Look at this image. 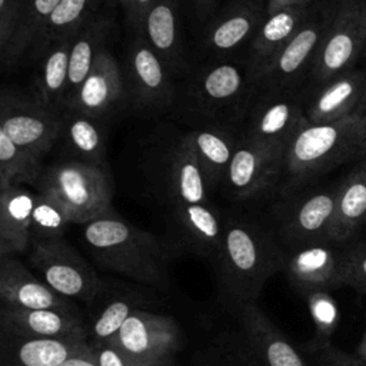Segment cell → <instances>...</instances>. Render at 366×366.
<instances>
[{"label": "cell", "instance_id": "obj_1", "mask_svg": "<svg viewBox=\"0 0 366 366\" xmlns=\"http://www.w3.org/2000/svg\"><path fill=\"white\" fill-rule=\"evenodd\" d=\"M287 250L273 227L243 214L224 216L220 250L213 260L220 303L233 315L256 303L266 282L285 269Z\"/></svg>", "mask_w": 366, "mask_h": 366}, {"label": "cell", "instance_id": "obj_2", "mask_svg": "<svg viewBox=\"0 0 366 366\" xmlns=\"http://www.w3.org/2000/svg\"><path fill=\"white\" fill-rule=\"evenodd\" d=\"M83 239L102 269L160 290L169 289L167 267L173 252L167 242L133 226L113 207L83 224Z\"/></svg>", "mask_w": 366, "mask_h": 366}, {"label": "cell", "instance_id": "obj_3", "mask_svg": "<svg viewBox=\"0 0 366 366\" xmlns=\"http://www.w3.org/2000/svg\"><path fill=\"white\" fill-rule=\"evenodd\" d=\"M366 150V116L349 114L327 123L306 122L292 139L285 169L297 177L325 172Z\"/></svg>", "mask_w": 366, "mask_h": 366}, {"label": "cell", "instance_id": "obj_4", "mask_svg": "<svg viewBox=\"0 0 366 366\" xmlns=\"http://www.w3.org/2000/svg\"><path fill=\"white\" fill-rule=\"evenodd\" d=\"M37 186L61 203L71 223L86 224L112 209V184L99 164L76 159L54 163L43 169Z\"/></svg>", "mask_w": 366, "mask_h": 366}, {"label": "cell", "instance_id": "obj_5", "mask_svg": "<svg viewBox=\"0 0 366 366\" xmlns=\"http://www.w3.org/2000/svg\"><path fill=\"white\" fill-rule=\"evenodd\" d=\"M29 263L54 292L70 300L93 302L106 287L89 262L63 237L31 243Z\"/></svg>", "mask_w": 366, "mask_h": 366}, {"label": "cell", "instance_id": "obj_6", "mask_svg": "<svg viewBox=\"0 0 366 366\" xmlns=\"http://www.w3.org/2000/svg\"><path fill=\"white\" fill-rule=\"evenodd\" d=\"M234 316L233 346L239 366H310L257 303L244 305Z\"/></svg>", "mask_w": 366, "mask_h": 366}, {"label": "cell", "instance_id": "obj_7", "mask_svg": "<svg viewBox=\"0 0 366 366\" xmlns=\"http://www.w3.org/2000/svg\"><path fill=\"white\" fill-rule=\"evenodd\" d=\"M253 89L252 71L242 64L223 61L202 67L193 77L190 94L203 114L234 122L244 114Z\"/></svg>", "mask_w": 366, "mask_h": 366}, {"label": "cell", "instance_id": "obj_8", "mask_svg": "<svg viewBox=\"0 0 366 366\" xmlns=\"http://www.w3.org/2000/svg\"><path fill=\"white\" fill-rule=\"evenodd\" d=\"M107 343L137 362L170 366L183 346V337L172 316L142 309L136 310Z\"/></svg>", "mask_w": 366, "mask_h": 366}, {"label": "cell", "instance_id": "obj_9", "mask_svg": "<svg viewBox=\"0 0 366 366\" xmlns=\"http://www.w3.org/2000/svg\"><path fill=\"white\" fill-rule=\"evenodd\" d=\"M61 113L39 100L4 90L0 100V130L17 146L43 157L60 139Z\"/></svg>", "mask_w": 366, "mask_h": 366}, {"label": "cell", "instance_id": "obj_10", "mask_svg": "<svg viewBox=\"0 0 366 366\" xmlns=\"http://www.w3.org/2000/svg\"><path fill=\"white\" fill-rule=\"evenodd\" d=\"M366 47V0H349L329 24L313 57V74L330 81L353 64Z\"/></svg>", "mask_w": 366, "mask_h": 366}, {"label": "cell", "instance_id": "obj_11", "mask_svg": "<svg viewBox=\"0 0 366 366\" xmlns=\"http://www.w3.org/2000/svg\"><path fill=\"white\" fill-rule=\"evenodd\" d=\"M306 122L303 109L295 97L287 94V90L260 93L250 110L243 136L285 160L292 139Z\"/></svg>", "mask_w": 366, "mask_h": 366}, {"label": "cell", "instance_id": "obj_12", "mask_svg": "<svg viewBox=\"0 0 366 366\" xmlns=\"http://www.w3.org/2000/svg\"><path fill=\"white\" fill-rule=\"evenodd\" d=\"M329 24L307 19L299 31L262 67L253 73L254 89L260 93L287 90L315 57Z\"/></svg>", "mask_w": 366, "mask_h": 366}, {"label": "cell", "instance_id": "obj_13", "mask_svg": "<svg viewBox=\"0 0 366 366\" xmlns=\"http://www.w3.org/2000/svg\"><path fill=\"white\" fill-rule=\"evenodd\" d=\"M335 202L336 192H320L277 210L273 229L287 253L316 243H329Z\"/></svg>", "mask_w": 366, "mask_h": 366}, {"label": "cell", "instance_id": "obj_14", "mask_svg": "<svg viewBox=\"0 0 366 366\" xmlns=\"http://www.w3.org/2000/svg\"><path fill=\"white\" fill-rule=\"evenodd\" d=\"M170 143L160 159V189L170 210L212 203V190L184 134Z\"/></svg>", "mask_w": 366, "mask_h": 366}, {"label": "cell", "instance_id": "obj_15", "mask_svg": "<svg viewBox=\"0 0 366 366\" xmlns=\"http://www.w3.org/2000/svg\"><path fill=\"white\" fill-rule=\"evenodd\" d=\"M224 216L213 203L189 204L170 210L172 252H187L214 260L223 239Z\"/></svg>", "mask_w": 366, "mask_h": 366}, {"label": "cell", "instance_id": "obj_16", "mask_svg": "<svg viewBox=\"0 0 366 366\" xmlns=\"http://www.w3.org/2000/svg\"><path fill=\"white\" fill-rule=\"evenodd\" d=\"M126 70L129 89L137 104L160 110L173 102L172 71L140 34L127 49Z\"/></svg>", "mask_w": 366, "mask_h": 366}, {"label": "cell", "instance_id": "obj_17", "mask_svg": "<svg viewBox=\"0 0 366 366\" xmlns=\"http://www.w3.org/2000/svg\"><path fill=\"white\" fill-rule=\"evenodd\" d=\"M285 167V160L263 146L242 136L236 142L224 184L239 199L266 190Z\"/></svg>", "mask_w": 366, "mask_h": 366}, {"label": "cell", "instance_id": "obj_18", "mask_svg": "<svg viewBox=\"0 0 366 366\" xmlns=\"http://www.w3.org/2000/svg\"><path fill=\"white\" fill-rule=\"evenodd\" d=\"M0 302L17 309L77 310L70 299L39 280L16 256L0 257Z\"/></svg>", "mask_w": 366, "mask_h": 366}, {"label": "cell", "instance_id": "obj_19", "mask_svg": "<svg viewBox=\"0 0 366 366\" xmlns=\"http://www.w3.org/2000/svg\"><path fill=\"white\" fill-rule=\"evenodd\" d=\"M86 332L79 310L0 306V336L21 339L64 337Z\"/></svg>", "mask_w": 366, "mask_h": 366}, {"label": "cell", "instance_id": "obj_20", "mask_svg": "<svg viewBox=\"0 0 366 366\" xmlns=\"http://www.w3.org/2000/svg\"><path fill=\"white\" fill-rule=\"evenodd\" d=\"M283 270L300 295L343 287L342 253L335 252L327 243H316L289 252Z\"/></svg>", "mask_w": 366, "mask_h": 366}, {"label": "cell", "instance_id": "obj_21", "mask_svg": "<svg viewBox=\"0 0 366 366\" xmlns=\"http://www.w3.org/2000/svg\"><path fill=\"white\" fill-rule=\"evenodd\" d=\"M123 93L124 86L119 66L113 56L104 50L66 109H74L103 120L123 99Z\"/></svg>", "mask_w": 366, "mask_h": 366}, {"label": "cell", "instance_id": "obj_22", "mask_svg": "<svg viewBox=\"0 0 366 366\" xmlns=\"http://www.w3.org/2000/svg\"><path fill=\"white\" fill-rule=\"evenodd\" d=\"M267 13L259 1L244 0L233 4L216 17L204 30L203 44L212 53L224 56L253 39Z\"/></svg>", "mask_w": 366, "mask_h": 366}, {"label": "cell", "instance_id": "obj_23", "mask_svg": "<svg viewBox=\"0 0 366 366\" xmlns=\"http://www.w3.org/2000/svg\"><path fill=\"white\" fill-rule=\"evenodd\" d=\"M87 340V332L43 339L0 336V366H60Z\"/></svg>", "mask_w": 366, "mask_h": 366}, {"label": "cell", "instance_id": "obj_24", "mask_svg": "<svg viewBox=\"0 0 366 366\" xmlns=\"http://www.w3.org/2000/svg\"><path fill=\"white\" fill-rule=\"evenodd\" d=\"M33 204L34 194L20 186L0 190V257L30 250Z\"/></svg>", "mask_w": 366, "mask_h": 366}, {"label": "cell", "instance_id": "obj_25", "mask_svg": "<svg viewBox=\"0 0 366 366\" xmlns=\"http://www.w3.org/2000/svg\"><path fill=\"white\" fill-rule=\"evenodd\" d=\"M172 73L183 69L177 0H153L137 31Z\"/></svg>", "mask_w": 366, "mask_h": 366}, {"label": "cell", "instance_id": "obj_26", "mask_svg": "<svg viewBox=\"0 0 366 366\" xmlns=\"http://www.w3.org/2000/svg\"><path fill=\"white\" fill-rule=\"evenodd\" d=\"M184 137L204 173L210 190L217 189L226 180L237 140L220 124L192 129Z\"/></svg>", "mask_w": 366, "mask_h": 366}, {"label": "cell", "instance_id": "obj_27", "mask_svg": "<svg viewBox=\"0 0 366 366\" xmlns=\"http://www.w3.org/2000/svg\"><path fill=\"white\" fill-rule=\"evenodd\" d=\"M306 6H287L267 13L263 24L252 39L249 69L253 73L273 57L307 20Z\"/></svg>", "mask_w": 366, "mask_h": 366}, {"label": "cell", "instance_id": "obj_28", "mask_svg": "<svg viewBox=\"0 0 366 366\" xmlns=\"http://www.w3.org/2000/svg\"><path fill=\"white\" fill-rule=\"evenodd\" d=\"M365 94L362 76L346 74L330 80L306 107L309 123H327L356 113L355 107Z\"/></svg>", "mask_w": 366, "mask_h": 366}, {"label": "cell", "instance_id": "obj_29", "mask_svg": "<svg viewBox=\"0 0 366 366\" xmlns=\"http://www.w3.org/2000/svg\"><path fill=\"white\" fill-rule=\"evenodd\" d=\"M73 39H64L50 44L39 59L40 69L36 80L34 99L54 112H59L60 107L64 110L66 106Z\"/></svg>", "mask_w": 366, "mask_h": 366}, {"label": "cell", "instance_id": "obj_30", "mask_svg": "<svg viewBox=\"0 0 366 366\" xmlns=\"http://www.w3.org/2000/svg\"><path fill=\"white\" fill-rule=\"evenodd\" d=\"M110 30L112 21L106 16L94 14L73 39L70 50L69 87L64 109L92 70L97 57L106 50L104 44Z\"/></svg>", "mask_w": 366, "mask_h": 366}, {"label": "cell", "instance_id": "obj_31", "mask_svg": "<svg viewBox=\"0 0 366 366\" xmlns=\"http://www.w3.org/2000/svg\"><path fill=\"white\" fill-rule=\"evenodd\" d=\"M63 126L60 139L76 160L103 166L106 139L102 119L74 109L61 112Z\"/></svg>", "mask_w": 366, "mask_h": 366}, {"label": "cell", "instance_id": "obj_32", "mask_svg": "<svg viewBox=\"0 0 366 366\" xmlns=\"http://www.w3.org/2000/svg\"><path fill=\"white\" fill-rule=\"evenodd\" d=\"M366 220V169L353 173L336 190L329 242H346Z\"/></svg>", "mask_w": 366, "mask_h": 366}, {"label": "cell", "instance_id": "obj_33", "mask_svg": "<svg viewBox=\"0 0 366 366\" xmlns=\"http://www.w3.org/2000/svg\"><path fill=\"white\" fill-rule=\"evenodd\" d=\"M96 1L97 0H60L27 57L30 60H39L50 44L76 37L81 27L96 14Z\"/></svg>", "mask_w": 366, "mask_h": 366}, {"label": "cell", "instance_id": "obj_34", "mask_svg": "<svg viewBox=\"0 0 366 366\" xmlns=\"http://www.w3.org/2000/svg\"><path fill=\"white\" fill-rule=\"evenodd\" d=\"M146 296L139 290L129 289L126 292H116L100 312L86 326L89 343L97 345L109 342L117 335L124 322L146 305Z\"/></svg>", "mask_w": 366, "mask_h": 366}, {"label": "cell", "instance_id": "obj_35", "mask_svg": "<svg viewBox=\"0 0 366 366\" xmlns=\"http://www.w3.org/2000/svg\"><path fill=\"white\" fill-rule=\"evenodd\" d=\"M59 3L60 0H26L19 29L9 49L1 56V63L4 66L11 67L23 57L29 56Z\"/></svg>", "mask_w": 366, "mask_h": 366}, {"label": "cell", "instance_id": "obj_36", "mask_svg": "<svg viewBox=\"0 0 366 366\" xmlns=\"http://www.w3.org/2000/svg\"><path fill=\"white\" fill-rule=\"evenodd\" d=\"M43 169L40 157L17 146L0 130V190L20 183H37Z\"/></svg>", "mask_w": 366, "mask_h": 366}, {"label": "cell", "instance_id": "obj_37", "mask_svg": "<svg viewBox=\"0 0 366 366\" xmlns=\"http://www.w3.org/2000/svg\"><path fill=\"white\" fill-rule=\"evenodd\" d=\"M302 296L315 327L312 339L305 346L306 353H310L332 345V337L340 323V310L330 290H312Z\"/></svg>", "mask_w": 366, "mask_h": 366}, {"label": "cell", "instance_id": "obj_38", "mask_svg": "<svg viewBox=\"0 0 366 366\" xmlns=\"http://www.w3.org/2000/svg\"><path fill=\"white\" fill-rule=\"evenodd\" d=\"M70 223V216L60 202L40 190L34 194L30 227L31 243L63 237Z\"/></svg>", "mask_w": 366, "mask_h": 366}, {"label": "cell", "instance_id": "obj_39", "mask_svg": "<svg viewBox=\"0 0 366 366\" xmlns=\"http://www.w3.org/2000/svg\"><path fill=\"white\" fill-rule=\"evenodd\" d=\"M342 285L366 295V246L342 253Z\"/></svg>", "mask_w": 366, "mask_h": 366}, {"label": "cell", "instance_id": "obj_40", "mask_svg": "<svg viewBox=\"0 0 366 366\" xmlns=\"http://www.w3.org/2000/svg\"><path fill=\"white\" fill-rule=\"evenodd\" d=\"M26 0H0V56L9 49L23 14Z\"/></svg>", "mask_w": 366, "mask_h": 366}, {"label": "cell", "instance_id": "obj_41", "mask_svg": "<svg viewBox=\"0 0 366 366\" xmlns=\"http://www.w3.org/2000/svg\"><path fill=\"white\" fill-rule=\"evenodd\" d=\"M306 355L313 366H366V362L356 353L345 352L333 345Z\"/></svg>", "mask_w": 366, "mask_h": 366}, {"label": "cell", "instance_id": "obj_42", "mask_svg": "<svg viewBox=\"0 0 366 366\" xmlns=\"http://www.w3.org/2000/svg\"><path fill=\"white\" fill-rule=\"evenodd\" d=\"M90 346L93 349V353L99 366H169V365H149V363L137 362L107 342L97 343V345L90 343ZM170 366H174V365H170Z\"/></svg>", "mask_w": 366, "mask_h": 366}, {"label": "cell", "instance_id": "obj_43", "mask_svg": "<svg viewBox=\"0 0 366 366\" xmlns=\"http://www.w3.org/2000/svg\"><path fill=\"white\" fill-rule=\"evenodd\" d=\"M153 0H123L122 6L124 7L126 17L129 23L139 31L140 24L143 21V17L146 11L149 10Z\"/></svg>", "mask_w": 366, "mask_h": 366}, {"label": "cell", "instance_id": "obj_44", "mask_svg": "<svg viewBox=\"0 0 366 366\" xmlns=\"http://www.w3.org/2000/svg\"><path fill=\"white\" fill-rule=\"evenodd\" d=\"M60 366H99V365L94 357L93 349L87 340Z\"/></svg>", "mask_w": 366, "mask_h": 366}, {"label": "cell", "instance_id": "obj_45", "mask_svg": "<svg viewBox=\"0 0 366 366\" xmlns=\"http://www.w3.org/2000/svg\"><path fill=\"white\" fill-rule=\"evenodd\" d=\"M309 0H267V13L287 6H306Z\"/></svg>", "mask_w": 366, "mask_h": 366}, {"label": "cell", "instance_id": "obj_46", "mask_svg": "<svg viewBox=\"0 0 366 366\" xmlns=\"http://www.w3.org/2000/svg\"><path fill=\"white\" fill-rule=\"evenodd\" d=\"M216 1L217 0H194V4H196V9H197L199 14L204 16L214 7Z\"/></svg>", "mask_w": 366, "mask_h": 366}, {"label": "cell", "instance_id": "obj_47", "mask_svg": "<svg viewBox=\"0 0 366 366\" xmlns=\"http://www.w3.org/2000/svg\"><path fill=\"white\" fill-rule=\"evenodd\" d=\"M362 360H365L366 362V329H365V332H363V335H362V337H360V340H359V343H357V346H356V352H355Z\"/></svg>", "mask_w": 366, "mask_h": 366}, {"label": "cell", "instance_id": "obj_48", "mask_svg": "<svg viewBox=\"0 0 366 366\" xmlns=\"http://www.w3.org/2000/svg\"><path fill=\"white\" fill-rule=\"evenodd\" d=\"M116 1H119V3H122V1H123V0H116Z\"/></svg>", "mask_w": 366, "mask_h": 366}]
</instances>
